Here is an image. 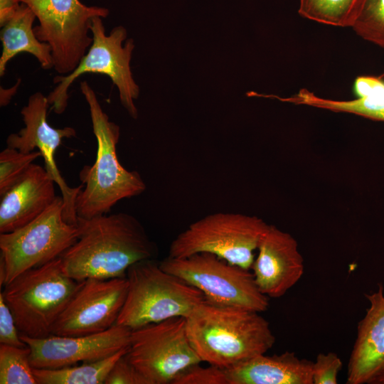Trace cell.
<instances>
[{"label": "cell", "mask_w": 384, "mask_h": 384, "mask_svg": "<svg viewBox=\"0 0 384 384\" xmlns=\"http://www.w3.org/2000/svg\"><path fill=\"white\" fill-rule=\"evenodd\" d=\"M172 384H228V380L225 368L197 363L181 373Z\"/></svg>", "instance_id": "obj_26"}, {"label": "cell", "mask_w": 384, "mask_h": 384, "mask_svg": "<svg viewBox=\"0 0 384 384\" xmlns=\"http://www.w3.org/2000/svg\"><path fill=\"white\" fill-rule=\"evenodd\" d=\"M369 302L359 321L348 365V384H368L384 368V288L365 294Z\"/></svg>", "instance_id": "obj_17"}, {"label": "cell", "mask_w": 384, "mask_h": 384, "mask_svg": "<svg viewBox=\"0 0 384 384\" xmlns=\"http://www.w3.org/2000/svg\"><path fill=\"white\" fill-rule=\"evenodd\" d=\"M125 354L114 365L105 379V384H149L127 359Z\"/></svg>", "instance_id": "obj_29"}, {"label": "cell", "mask_w": 384, "mask_h": 384, "mask_svg": "<svg viewBox=\"0 0 384 384\" xmlns=\"http://www.w3.org/2000/svg\"><path fill=\"white\" fill-rule=\"evenodd\" d=\"M34 13L39 25L33 28L37 38L52 50L53 68L59 75L72 73L92 42L89 36L93 18H106L110 11L88 6L79 0H19Z\"/></svg>", "instance_id": "obj_10"}, {"label": "cell", "mask_w": 384, "mask_h": 384, "mask_svg": "<svg viewBox=\"0 0 384 384\" xmlns=\"http://www.w3.org/2000/svg\"><path fill=\"white\" fill-rule=\"evenodd\" d=\"M128 291L116 324L132 331L176 316L186 318L206 299L197 288L162 270L154 259L131 265Z\"/></svg>", "instance_id": "obj_4"}, {"label": "cell", "mask_w": 384, "mask_h": 384, "mask_svg": "<svg viewBox=\"0 0 384 384\" xmlns=\"http://www.w3.org/2000/svg\"><path fill=\"white\" fill-rule=\"evenodd\" d=\"M21 5L19 0H0V26H4L16 14Z\"/></svg>", "instance_id": "obj_31"}, {"label": "cell", "mask_w": 384, "mask_h": 384, "mask_svg": "<svg viewBox=\"0 0 384 384\" xmlns=\"http://www.w3.org/2000/svg\"><path fill=\"white\" fill-rule=\"evenodd\" d=\"M125 357L149 384H172L183 370L201 363L190 343L183 316L132 331Z\"/></svg>", "instance_id": "obj_11"}, {"label": "cell", "mask_w": 384, "mask_h": 384, "mask_svg": "<svg viewBox=\"0 0 384 384\" xmlns=\"http://www.w3.org/2000/svg\"><path fill=\"white\" fill-rule=\"evenodd\" d=\"M80 90L89 107L97 149L94 164L84 166L80 171L84 186L77 196L75 208L78 218L90 219L107 214L118 201L140 195L146 186L137 171H128L119 161V127L110 121L88 82H80Z\"/></svg>", "instance_id": "obj_3"}, {"label": "cell", "mask_w": 384, "mask_h": 384, "mask_svg": "<svg viewBox=\"0 0 384 384\" xmlns=\"http://www.w3.org/2000/svg\"><path fill=\"white\" fill-rule=\"evenodd\" d=\"M365 0H300L298 12L322 24L352 27Z\"/></svg>", "instance_id": "obj_22"}, {"label": "cell", "mask_w": 384, "mask_h": 384, "mask_svg": "<svg viewBox=\"0 0 384 384\" xmlns=\"http://www.w3.org/2000/svg\"><path fill=\"white\" fill-rule=\"evenodd\" d=\"M127 349L104 359L60 368H33V373L37 384H105L110 371Z\"/></svg>", "instance_id": "obj_21"}, {"label": "cell", "mask_w": 384, "mask_h": 384, "mask_svg": "<svg viewBox=\"0 0 384 384\" xmlns=\"http://www.w3.org/2000/svg\"><path fill=\"white\" fill-rule=\"evenodd\" d=\"M351 28L364 40L384 48V0H365Z\"/></svg>", "instance_id": "obj_24"}, {"label": "cell", "mask_w": 384, "mask_h": 384, "mask_svg": "<svg viewBox=\"0 0 384 384\" xmlns=\"http://www.w3.org/2000/svg\"><path fill=\"white\" fill-rule=\"evenodd\" d=\"M257 250L251 269L259 289L268 297L284 296L304 274V260L296 239L270 225Z\"/></svg>", "instance_id": "obj_15"}, {"label": "cell", "mask_w": 384, "mask_h": 384, "mask_svg": "<svg viewBox=\"0 0 384 384\" xmlns=\"http://www.w3.org/2000/svg\"><path fill=\"white\" fill-rule=\"evenodd\" d=\"M36 18L32 10L25 4L21 3L14 16L1 27V77L6 72L7 63L21 53L33 55L43 69L53 68L50 46L39 41L34 33L33 23Z\"/></svg>", "instance_id": "obj_19"}, {"label": "cell", "mask_w": 384, "mask_h": 384, "mask_svg": "<svg viewBox=\"0 0 384 384\" xmlns=\"http://www.w3.org/2000/svg\"><path fill=\"white\" fill-rule=\"evenodd\" d=\"M30 348L0 345V383L37 384L30 361Z\"/></svg>", "instance_id": "obj_23"}, {"label": "cell", "mask_w": 384, "mask_h": 384, "mask_svg": "<svg viewBox=\"0 0 384 384\" xmlns=\"http://www.w3.org/2000/svg\"><path fill=\"white\" fill-rule=\"evenodd\" d=\"M47 96L40 92L31 95L28 104L21 110L25 127L18 133L11 134L6 139L7 146L28 153L37 148L45 162V169L58 186L63 199V218L70 224H77L75 204L78 194L83 187H70L56 165L55 154L64 138L76 136L70 127H52L47 121L49 107Z\"/></svg>", "instance_id": "obj_13"}, {"label": "cell", "mask_w": 384, "mask_h": 384, "mask_svg": "<svg viewBox=\"0 0 384 384\" xmlns=\"http://www.w3.org/2000/svg\"><path fill=\"white\" fill-rule=\"evenodd\" d=\"M383 87L384 80L374 76H358L353 85L354 92L358 97L368 96Z\"/></svg>", "instance_id": "obj_30"}, {"label": "cell", "mask_w": 384, "mask_h": 384, "mask_svg": "<svg viewBox=\"0 0 384 384\" xmlns=\"http://www.w3.org/2000/svg\"><path fill=\"white\" fill-rule=\"evenodd\" d=\"M159 265L197 288L212 303L260 313L269 306V297L260 292L250 270L215 255L201 252L185 257L168 256Z\"/></svg>", "instance_id": "obj_9"}, {"label": "cell", "mask_w": 384, "mask_h": 384, "mask_svg": "<svg viewBox=\"0 0 384 384\" xmlns=\"http://www.w3.org/2000/svg\"><path fill=\"white\" fill-rule=\"evenodd\" d=\"M77 225L78 240L60 256L65 274L77 281L126 277L131 265L157 255L156 244L131 214L78 218Z\"/></svg>", "instance_id": "obj_1"}, {"label": "cell", "mask_w": 384, "mask_h": 384, "mask_svg": "<svg viewBox=\"0 0 384 384\" xmlns=\"http://www.w3.org/2000/svg\"><path fill=\"white\" fill-rule=\"evenodd\" d=\"M55 183L45 168L33 163L1 196L0 233L24 226L46 210L57 196Z\"/></svg>", "instance_id": "obj_16"}, {"label": "cell", "mask_w": 384, "mask_h": 384, "mask_svg": "<svg viewBox=\"0 0 384 384\" xmlns=\"http://www.w3.org/2000/svg\"><path fill=\"white\" fill-rule=\"evenodd\" d=\"M102 18H92L90 28L92 42L76 68L70 74L54 77L53 82L57 85L47 96L48 103L55 113H63L68 106V89L73 82L85 73H100L109 77L117 86L122 105L137 119L138 112L134 100L139 97V87L130 69L134 41L129 38L122 46L127 36L122 26H115L107 35Z\"/></svg>", "instance_id": "obj_6"}, {"label": "cell", "mask_w": 384, "mask_h": 384, "mask_svg": "<svg viewBox=\"0 0 384 384\" xmlns=\"http://www.w3.org/2000/svg\"><path fill=\"white\" fill-rule=\"evenodd\" d=\"M39 151L25 153L7 146L0 153V196L4 194L38 158Z\"/></svg>", "instance_id": "obj_25"}, {"label": "cell", "mask_w": 384, "mask_h": 384, "mask_svg": "<svg viewBox=\"0 0 384 384\" xmlns=\"http://www.w3.org/2000/svg\"><path fill=\"white\" fill-rule=\"evenodd\" d=\"M77 224L63 218V199L57 196L36 218L12 232L0 233V285L60 257L78 240Z\"/></svg>", "instance_id": "obj_8"}, {"label": "cell", "mask_w": 384, "mask_h": 384, "mask_svg": "<svg viewBox=\"0 0 384 384\" xmlns=\"http://www.w3.org/2000/svg\"><path fill=\"white\" fill-rule=\"evenodd\" d=\"M368 384H384V368Z\"/></svg>", "instance_id": "obj_33"}, {"label": "cell", "mask_w": 384, "mask_h": 384, "mask_svg": "<svg viewBox=\"0 0 384 384\" xmlns=\"http://www.w3.org/2000/svg\"><path fill=\"white\" fill-rule=\"evenodd\" d=\"M131 333V329L115 324L106 331L88 335L20 336L30 348L33 368L56 369L104 359L128 348Z\"/></svg>", "instance_id": "obj_14"}, {"label": "cell", "mask_w": 384, "mask_h": 384, "mask_svg": "<svg viewBox=\"0 0 384 384\" xmlns=\"http://www.w3.org/2000/svg\"><path fill=\"white\" fill-rule=\"evenodd\" d=\"M269 225L255 215L228 212L208 214L174 239L168 256L185 257L207 252L250 270L255 260L254 251Z\"/></svg>", "instance_id": "obj_7"}, {"label": "cell", "mask_w": 384, "mask_h": 384, "mask_svg": "<svg viewBox=\"0 0 384 384\" xmlns=\"http://www.w3.org/2000/svg\"><path fill=\"white\" fill-rule=\"evenodd\" d=\"M312 364L286 351L260 354L225 369L228 384H313Z\"/></svg>", "instance_id": "obj_18"}, {"label": "cell", "mask_w": 384, "mask_h": 384, "mask_svg": "<svg viewBox=\"0 0 384 384\" xmlns=\"http://www.w3.org/2000/svg\"><path fill=\"white\" fill-rule=\"evenodd\" d=\"M273 98L284 102L307 105L336 112L351 113L373 120L384 121V87L368 96L351 100H334L321 97L305 88L288 97L274 95Z\"/></svg>", "instance_id": "obj_20"}, {"label": "cell", "mask_w": 384, "mask_h": 384, "mask_svg": "<svg viewBox=\"0 0 384 384\" xmlns=\"http://www.w3.org/2000/svg\"><path fill=\"white\" fill-rule=\"evenodd\" d=\"M190 343L201 362L228 368L267 353L275 342L260 312L207 299L186 318Z\"/></svg>", "instance_id": "obj_2"}, {"label": "cell", "mask_w": 384, "mask_h": 384, "mask_svg": "<svg viewBox=\"0 0 384 384\" xmlns=\"http://www.w3.org/2000/svg\"><path fill=\"white\" fill-rule=\"evenodd\" d=\"M343 363L336 353H320L312 364L313 384H336Z\"/></svg>", "instance_id": "obj_27"}, {"label": "cell", "mask_w": 384, "mask_h": 384, "mask_svg": "<svg viewBox=\"0 0 384 384\" xmlns=\"http://www.w3.org/2000/svg\"><path fill=\"white\" fill-rule=\"evenodd\" d=\"M127 291V277L82 280L54 324L51 334L81 336L107 330L116 324Z\"/></svg>", "instance_id": "obj_12"}, {"label": "cell", "mask_w": 384, "mask_h": 384, "mask_svg": "<svg viewBox=\"0 0 384 384\" xmlns=\"http://www.w3.org/2000/svg\"><path fill=\"white\" fill-rule=\"evenodd\" d=\"M20 83L21 80L18 79L16 85L14 87L10 88L9 90L1 88L0 105L1 107L8 105L12 96L16 93V89Z\"/></svg>", "instance_id": "obj_32"}, {"label": "cell", "mask_w": 384, "mask_h": 384, "mask_svg": "<svg viewBox=\"0 0 384 384\" xmlns=\"http://www.w3.org/2000/svg\"><path fill=\"white\" fill-rule=\"evenodd\" d=\"M65 274L60 257L26 270L4 286L1 292L21 334L43 338L81 286Z\"/></svg>", "instance_id": "obj_5"}, {"label": "cell", "mask_w": 384, "mask_h": 384, "mask_svg": "<svg viewBox=\"0 0 384 384\" xmlns=\"http://www.w3.org/2000/svg\"><path fill=\"white\" fill-rule=\"evenodd\" d=\"M0 343L18 347L27 345L21 340L13 314L0 293Z\"/></svg>", "instance_id": "obj_28"}]
</instances>
